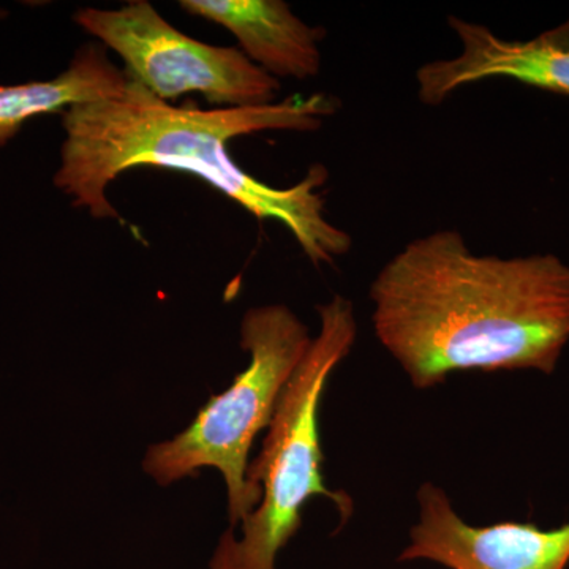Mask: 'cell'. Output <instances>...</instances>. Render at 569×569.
Returning <instances> with one entry per match:
<instances>
[{
    "label": "cell",
    "instance_id": "obj_1",
    "mask_svg": "<svg viewBox=\"0 0 569 569\" xmlns=\"http://www.w3.org/2000/svg\"><path fill=\"white\" fill-rule=\"evenodd\" d=\"M369 298L378 342L417 389L466 370L552 376L569 342V264L477 254L456 230L408 242Z\"/></svg>",
    "mask_w": 569,
    "mask_h": 569
},
{
    "label": "cell",
    "instance_id": "obj_2",
    "mask_svg": "<svg viewBox=\"0 0 569 569\" xmlns=\"http://www.w3.org/2000/svg\"><path fill=\"white\" fill-rule=\"evenodd\" d=\"M335 97L295 96L264 107L213 108L162 102L138 82L122 96L77 104L62 112L66 132L54 186L71 206L93 219H119L107 189L126 171L152 167L197 176L258 220L282 223L316 266L335 264L353 239L325 216L328 181L323 164H313L301 182L272 187L247 173L228 151V142L269 130L317 132L337 111Z\"/></svg>",
    "mask_w": 569,
    "mask_h": 569
},
{
    "label": "cell",
    "instance_id": "obj_3",
    "mask_svg": "<svg viewBox=\"0 0 569 569\" xmlns=\"http://www.w3.org/2000/svg\"><path fill=\"white\" fill-rule=\"evenodd\" d=\"M320 331L313 337L290 383L280 397L263 445L250 462L249 481L261 500L213 549L209 569H277L284 546L301 529L302 511L312 498L325 497L342 523L353 515V500L332 490L323 478L320 408L329 380L358 339L353 302L343 296L318 306Z\"/></svg>",
    "mask_w": 569,
    "mask_h": 569
},
{
    "label": "cell",
    "instance_id": "obj_4",
    "mask_svg": "<svg viewBox=\"0 0 569 569\" xmlns=\"http://www.w3.org/2000/svg\"><path fill=\"white\" fill-rule=\"evenodd\" d=\"M241 348L249 365L212 396L189 426L146 451L142 470L162 488L213 468L227 488L228 520L234 530L260 503L249 481L250 451L271 425L284 388L312 346L309 328L290 307H252L242 317Z\"/></svg>",
    "mask_w": 569,
    "mask_h": 569
},
{
    "label": "cell",
    "instance_id": "obj_5",
    "mask_svg": "<svg viewBox=\"0 0 569 569\" xmlns=\"http://www.w3.org/2000/svg\"><path fill=\"white\" fill-rule=\"evenodd\" d=\"M73 21L122 59L130 81L162 102L200 93L216 107H264L276 103L282 89L239 48L186 36L146 0H130L114 10L88 7Z\"/></svg>",
    "mask_w": 569,
    "mask_h": 569
},
{
    "label": "cell",
    "instance_id": "obj_6",
    "mask_svg": "<svg viewBox=\"0 0 569 569\" xmlns=\"http://www.w3.org/2000/svg\"><path fill=\"white\" fill-rule=\"evenodd\" d=\"M418 520L399 561H432L448 569H567L569 522L473 526L460 518L447 490L425 482L417 493Z\"/></svg>",
    "mask_w": 569,
    "mask_h": 569
},
{
    "label": "cell",
    "instance_id": "obj_7",
    "mask_svg": "<svg viewBox=\"0 0 569 569\" xmlns=\"http://www.w3.org/2000/svg\"><path fill=\"white\" fill-rule=\"evenodd\" d=\"M179 6L233 33L239 50L277 80L320 74L325 29L307 24L282 0H182Z\"/></svg>",
    "mask_w": 569,
    "mask_h": 569
},
{
    "label": "cell",
    "instance_id": "obj_8",
    "mask_svg": "<svg viewBox=\"0 0 569 569\" xmlns=\"http://www.w3.org/2000/svg\"><path fill=\"white\" fill-rule=\"evenodd\" d=\"M129 81L126 71L108 58L107 48L91 43L81 47L66 71L52 80L0 84V148L39 116L116 99Z\"/></svg>",
    "mask_w": 569,
    "mask_h": 569
},
{
    "label": "cell",
    "instance_id": "obj_9",
    "mask_svg": "<svg viewBox=\"0 0 569 569\" xmlns=\"http://www.w3.org/2000/svg\"><path fill=\"white\" fill-rule=\"evenodd\" d=\"M501 78L569 97V18L526 41H507L497 54Z\"/></svg>",
    "mask_w": 569,
    "mask_h": 569
},
{
    "label": "cell",
    "instance_id": "obj_10",
    "mask_svg": "<svg viewBox=\"0 0 569 569\" xmlns=\"http://www.w3.org/2000/svg\"><path fill=\"white\" fill-rule=\"evenodd\" d=\"M7 17H9V11L0 7V21L6 20Z\"/></svg>",
    "mask_w": 569,
    "mask_h": 569
}]
</instances>
